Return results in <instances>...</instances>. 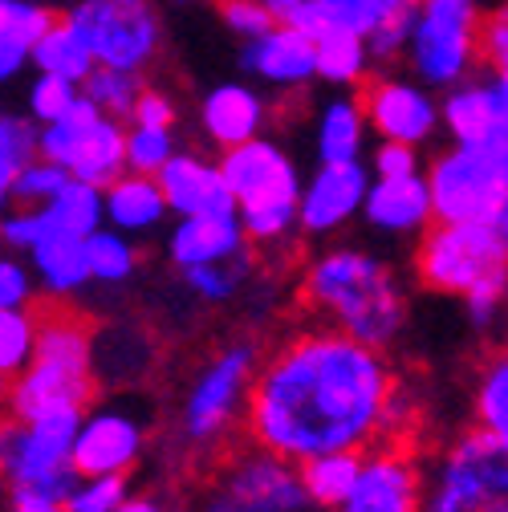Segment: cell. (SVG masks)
Masks as SVG:
<instances>
[{"label":"cell","mask_w":508,"mask_h":512,"mask_svg":"<svg viewBox=\"0 0 508 512\" xmlns=\"http://www.w3.org/2000/svg\"><path fill=\"white\" fill-rule=\"evenodd\" d=\"M252 252L236 216H200V220H175V228L167 232V261L175 273L200 269V265H216V261H232V256Z\"/></svg>","instance_id":"603a6c76"},{"label":"cell","mask_w":508,"mask_h":512,"mask_svg":"<svg viewBox=\"0 0 508 512\" xmlns=\"http://www.w3.org/2000/svg\"><path fill=\"white\" fill-rule=\"evenodd\" d=\"M114 512H171L159 496H147V492H131V496H126Z\"/></svg>","instance_id":"f5cc1de1"},{"label":"cell","mask_w":508,"mask_h":512,"mask_svg":"<svg viewBox=\"0 0 508 512\" xmlns=\"http://www.w3.org/2000/svg\"><path fill=\"white\" fill-rule=\"evenodd\" d=\"M383 5H387V9L395 13V9H407V5H411V0H383Z\"/></svg>","instance_id":"db71d44e"},{"label":"cell","mask_w":508,"mask_h":512,"mask_svg":"<svg viewBox=\"0 0 508 512\" xmlns=\"http://www.w3.org/2000/svg\"><path fill=\"white\" fill-rule=\"evenodd\" d=\"M5 431H9V419H5V415H0V443H5Z\"/></svg>","instance_id":"9f6ffc18"},{"label":"cell","mask_w":508,"mask_h":512,"mask_svg":"<svg viewBox=\"0 0 508 512\" xmlns=\"http://www.w3.org/2000/svg\"><path fill=\"white\" fill-rule=\"evenodd\" d=\"M53 13L33 0H0V86H9L13 78L25 74L29 49L45 33Z\"/></svg>","instance_id":"4316f807"},{"label":"cell","mask_w":508,"mask_h":512,"mask_svg":"<svg viewBox=\"0 0 508 512\" xmlns=\"http://www.w3.org/2000/svg\"><path fill=\"white\" fill-rule=\"evenodd\" d=\"M66 25L82 37L94 66L143 74L163 49V17L151 0H78Z\"/></svg>","instance_id":"30bf717a"},{"label":"cell","mask_w":508,"mask_h":512,"mask_svg":"<svg viewBox=\"0 0 508 512\" xmlns=\"http://www.w3.org/2000/svg\"><path fill=\"white\" fill-rule=\"evenodd\" d=\"M472 407H476V427L488 435L508 439V358L492 354L476 378L472 391Z\"/></svg>","instance_id":"8d00e7d4"},{"label":"cell","mask_w":508,"mask_h":512,"mask_svg":"<svg viewBox=\"0 0 508 512\" xmlns=\"http://www.w3.org/2000/svg\"><path fill=\"white\" fill-rule=\"evenodd\" d=\"M358 216L366 220V228H370L374 236H387V240H419V236L435 224L423 171H419V175H399V179H370Z\"/></svg>","instance_id":"ffe728a7"},{"label":"cell","mask_w":508,"mask_h":512,"mask_svg":"<svg viewBox=\"0 0 508 512\" xmlns=\"http://www.w3.org/2000/svg\"><path fill=\"white\" fill-rule=\"evenodd\" d=\"M240 70L273 90H305L313 82V37L293 25H273L269 33L244 41Z\"/></svg>","instance_id":"7402d4cb"},{"label":"cell","mask_w":508,"mask_h":512,"mask_svg":"<svg viewBox=\"0 0 508 512\" xmlns=\"http://www.w3.org/2000/svg\"><path fill=\"white\" fill-rule=\"evenodd\" d=\"M216 167L228 183L232 212L248 248L252 252L289 248L297 240V191H301V171L293 155L269 135H261L220 151Z\"/></svg>","instance_id":"277c9868"},{"label":"cell","mask_w":508,"mask_h":512,"mask_svg":"<svg viewBox=\"0 0 508 512\" xmlns=\"http://www.w3.org/2000/svg\"><path fill=\"white\" fill-rule=\"evenodd\" d=\"M358 460L362 452H330V456H313L297 464V480L305 492V504L313 508H338L342 496L350 492L354 476H358Z\"/></svg>","instance_id":"1f68e13d"},{"label":"cell","mask_w":508,"mask_h":512,"mask_svg":"<svg viewBox=\"0 0 508 512\" xmlns=\"http://www.w3.org/2000/svg\"><path fill=\"white\" fill-rule=\"evenodd\" d=\"M476 57H480V70L508 74V9H504V5H496L492 13L480 17V29H476Z\"/></svg>","instance_id":"7bdbcfd3"},{"label":"cell","mask_w":508,"mask_h":512,"mask_svg":"<svg viewBox=\"0 0 508 512\" xmlns=\"http://www.w3.org/2000/svg\"><path fill=\"white\" fill-rule=\"evenodd\" d=\"M301 512H309V508H301Z\"/></svg>","instance_id":"680465c9"},{"label":"cell","mask_w":508,"mask_h":512,"mask_svg":"<svg viewBox=\"0 0 508 512\" xmlns=\"http://www.w3.org/2000/svg\"><path fill=\"white\" fill-rule=\"evenodd\" d=\"M265 126H269V98L248 82H220L200 98V135L216 151L261 139Z\"/></svg>","instance_id":"44dd1931"},{"label":"cell","mask_w":508,"mask_h":512,"mask_svg":"<svg viewBox=\"0 0 508 512\" xmlns=\"http://www.w3.org/2000/svg\"><path fill=\"white\" fill-rule=\"evenodd\" d=\"M220 21L240 41H252L273 29V17L261 9V0H220Z\"/></svg>","instance_id":"7dc6e473"},{"label":"cell","mask_w":508,"mask_h":512,"mask_svg":"<svg viewBox=\"0 0 508 512\" xmlns=\"http://www.w3.org/2000/svg\"><path fill=\"white\" fill-rule=\"evenodd\" d=\"M90 322L66 305L37 309V342L29 366L9 378L5 411L9 419H41V415H66L86 411L94 399V370H90Z\"/></svg>","instance_id":"3957f363"},{"label":"cell","mask_w":508,"mask_h":512,"mask_svg":"<svg viewBox=\"0 0 508 512\" xmlns=\"http://www.w3.org/2000/svg\"><path fill=\"white\" fill-rule=\"evenodd\" d=\"M183 289L192 293L204 305H228L244 293V285L252 281V252L232 256V261H216V265H200V269H187L179 273Z\"/></svg>","instance_id":"836d02e7"},{"label":"cell","mask_w":508,"mask_h":512,"mask_svg":"<svg viewBox=\"0 0 508 512\" xmlns=\"http://www.w3.org/2000/svg\"><path fill=\"white\" fill-rule=\"evenodd\" d=\"M143 90V74H122V70H106V66H90V74L78 82V94L106 118L126 122L131 106Z\"/></svg>","instance_id":"e575fe53"},{"label":"cell","mask_w":508,"mask_h":512,"mask_svg":"<svg viewBox=\"0 0 508 512\" xmlns=\"http://www.w3.org/2000/svg\"><path fill=\"white\" fill-rule=\"evenodd\" d=\"M29 256V273L37 281V293H45L53 305L74 301L86 285H90V269H86V240L78 236H57L45 232L37 236V244L25 252Z\"/></svg>","instance_id":"d4e9b609"},{"label":"cell","mask_w":508,"mask_h":512,"mask_svg":"<svg viewBox=\"0 0 508 512\" xmlns=\"http://www.w3.org/2000/svg\"><path fill=\"white\" fill-rule=\"evenodd\" d=\"M147 423L126 407H86L74 427L70 464L78 476H131L143 460Z\"/></svg>","instance_id":"2e32d148"},{"label":"cell","mask_w":508,"mask_h":512,"mask_svg":"<svg viewBox=\"0 0 508 512\" xmlns=\"http://www.w3.org/2000/svg\"><path fill=\"white\" fill-rule=\"evenodd\" d=\"M175 5H200V0H175Z\"/></svg>","instance_id":"6f0895ef"},{"label":"cell","mask_w":508,"mask_h":512,"mask_svg":"<svg viewBox=\"0 0 508 512\" xmlns=\"http://www.w3.org/2000/svg\"><path fill=\"white\" fill-rule=\"evenodd\" d=\"M167 220V204L163 191L155 183V175H135L122 171L114 183L102 187V224L122 232V236H155Z\"/></svg>","instance_id":"cb8c5ba5"},{"label":"cell","mask_w":508,"mask_h":512,"mask_svg":"<svg viewBox=\"0 0 508 512\" xmlns=\"http://www.w3.org/2000/svg\"><path fill=\"white\" fill-rule=\"evenodd\" d=\"M423 472L407 447L391 439H374L362 460L350 492L334 512H419Z\"/></svg>","instance_id":"9a60e30c"},{"label":"cell","mask_w":508,"mask_h":512,"mask_svg":"<svg viewBox=\"0 0 508 512\" xmlns=\"http://www.w3.org/2000/svg\"><path fill=\"white\" fill-rule=\"evenodd\" d=\"M439 135H448V143H508V74L476 70L443 90Z\"/></svg>","instance_id":"ac0fdd59"},{"label":"cell","mask_w":508,"mask_h":512,"mask_svg":"<svg viewBox=\"0 0 508 512\" xmlns=\"http://www.w3.org/2000/svg\"><path fill=\"white\" fill-rule=\"evenodd\" d=\"M395 374L383 350H370L330 326L285 338L257 362L244 403L252 447L289 464L366 452L383 427Z\"/></svg>","instance_id":"6da1fadb"},{"label":"cell","mask_w":508,"mask_h":512,"mask_svg":"<svg viewBox=\"0 0 508 512\" xmlns=\"http://www.w3.org/2000/svg\"><path fill=\"white\" fill-rule=\"evenodd\" d=\"M5 395H9V382L0 378V411H5Z\"/></svg>","instance_id":"11a10c76"},{"label":"cell","mask_w":508,"mask_h":512,"mask_svg":"<svg viewBox=\"0 0 508 512\" xmlns=\"http://www.w3.org/2000/svg\"><path fill=\"white\" fill-rule=\"evenodd\" d=\"M155 183L163 191L167 216L175 220H200V216H236L228 183L216 167V159L200 151H175L159 171Z\"/></svg>","instance_id":"d6986e66"},{"label":"cell","mask_w":508,"mask_h":512,"mask_svg":"<svg viewBox=\"0 0 508 512\" xmlns=\"http://www.w3.org/2000/svg\"><path fill=\"white\" fill-rule=\"evenodd\" d=\"M370 187L366 163H317L297 191V236L309 240H334L342 236L358 212Z\"/></svg>","instance_id":"e0dca14e"},{"label":"cell","mask_w":508,"mask_h":512,"mask_svg":"<svg viewBox=\"0 0 508 512\" xmlns=\"http://www.w3.org/2000/svg\"><path fill=\"white\" fill-rule=\"evenodd\" d=\"M370 179H399V175H419L423 171V155L419 147H407V143H383L374 139V147L362 155Z\"/></svg>","instance_id":"ee69618b"},{"label":"cell","mask_w":508,"mask_h":512,"mask_svg":"<svg viewBox=\"0 0 508 512\" xmlns=\"http://www.w3.org/2000/svg\"><path fill=\"white\" fill-rule=\"evenodd\" d=\"M411 5H415V0H411ZM411 5L387 13L383 25H378V29L366 37V49H370V61H374V66H391V61H403L407 33H411Z\"/></svg>","instance_id":"f6af8a7d"},{"label":"cell","mask_w":508,"mask_h":512,"mask_svg":"<svg viewBox=\"0 0 508 512\" xmlns=\"http://www.w3.org/2000/svg\"><path fill=\"white\" fill-rule=\"evenodd\" d=\"M374 74V61L362 37L354 33H322L313 37V82L334 90H358Z\"/></svg>","instance_id":"f1b7e54d"},{"label":"cell","mask_w":508,"mask_h":512,"mask_svg":"<svg viewBox=\"0 0 508 512\" xmlns=\"http://www.w3.org/2000/svg\"><path fill=\"white\" fill-rule=\"evenodd\" d=\"M175 118H179V106L167 90H155V86H143L135 106H131V126H171L175 131Z\"/></svg>","instance_id":"681fc988"},{"label":"cell","mask_w":508,"mask_h":512,"mask_svg":"<svg viewBox=\"0 0 508 512\" xmlns=\"http://www.w3.org/2000/svg\"><path fill=\"white\" fill-rule=\"evenodd\" d=\"M37 155V126L0 106V212L13 204V175Z\"/></svg>","instance_id":"d590c367"},{"label":"cell","mask_w":508,"mask_h":512,"mask_svg":"<svg viewBox=\"0 0 508 512\" xmlns=\"http://www.w3.org/2000/svg\"><path fill=\"white\" fill-rule=\"evenodd\" d=\"M139 261H143L139 240L122 236L106 224L86 236V269H90V281L98 285H126L139 273Z\"/></svg>","instance_id":"d6a6232c"},{"label":"cell","mask_w":508,"mask_h":512,"mask_svg":"<svg viewBox=\"0 0 508 512\" xmlns=\"http://www.w3.org/2000/svg\"><path fill=\"white\" fill-rule=\"evenodd\" d=\"M82 411L66 415H41V419H9L5 443H0V476L9 480L13 492H33L61 500L78 472L70 464V447H74V427Z\"/></svg>","instance_id":"8fae6325"},{"label":"cell","mask_w":508,"mask_h":512,"mask_svg":"<svg viewBox=\"0 0 508 512\" xmlns=\"http://www.w3.org/2000/svg\"><path fill=\"white\" fill-rule=\"evenodd\" d=\"M37 224H41V236L57 232V236L86 240L94 228H102V191L90 183L66 179V187H61L49 204L37 208Z\"/></svg>","instance_id":"f546056e"},{"label":"cell","mask_w":508,"mask_h":512,"mask_svg":"<svg viewBox=\"0 0 508 512\" xmlns=\"http://www.w3.org/2000/svg\"><path fill=\"white\" fill-rule=\"evenodd\" d=\"M179 151L171 126H126L122 139V163L135 175H155L171 155Z\"/></svg>","instance_id":"f35d334b"},{"label":"cell","mask_w":508,"mask_h":512,"mask_svg":"<svg viewBox=\"0 0 508 512\" xmlns=\"http://www.w3.org/2000/svg\"><path fill=\"white\" fill-rule=\"evenodd\" d=\"M504 297H508V285H484V289H472L464 293V313L476 334H492L500 326V313H504Z\"/></svg>","instance_id":"c3c4849f"},{"label":"cell","mask_w":508,"mask_h":512,"mask_svg":"<svg viewBox=\"0 0 508 512\" xmlns=\"http://www.w3.org/2000/svg\"><path fill=\"white\" fill-rule=\"evenodd\" d=\"M66 171L61 167H53V163H45L41 155H33L17 175H13V204L17 208H41V204H49L61 187H66Z\"/></svg>","instance_id":"b9f144b4"},{"label":"cell","mask_w":508,"mask_h":512,"mask_svg":"<svg viewBox=\"0 0 508 512\" xmlns=\"http://www.w3.org/2000/svg\"><path fill=\"white\" fill-rule=\"evenodd\" d=\"M261 9L273 17V25H293V17L305 9V0H261Z\"/></svg>","instance_id":"816d5d0a"},{"label":"cell","mask_w":508,"mask_h":512,"mask_svg":"<svg viewBox=\"0 0 508 512\" xmlns=\"http://www.w3.org/2000/svg\"><path fill=\"white\" fill-rule=\"evenodd\" d=\"M9 512H66L61 500H49V496H33V492H13V504Z\"/></svg>","instance_id":"f907efd6"},{"label":"cell","mask_w":508,"mask_h":512,"mask_svg":"<svg viewBox=\"0 0 508 512\" xmlns=\"http://www.w3.org/2000/svg\"><path fill=\"white\" fill-rule=\"evenodd\" d=\"M0 252H5V248H0Z\"/></svg>","instance_id":"91938a15"},{"label":"cell","mask_w":508,"mask_h":512,"mask_svg":"<svg viewBox=\"0 0 508 512\" xmlns=\"http://www.w3.org/2000/svg\"><path fill=\"white\" fill-rule=\"evenodd\" d=\"M301 508L309 504L297 480V464L269 456L261 447L228 460L196 500V512H301Z\"/></svg>","instance_id":"4fadbf2b"},{"label":"cell","mask_w":508,"mask_h":512,"mask_svg":"<svg viewBox=\"0 0 508 512\" xmlns=\"http://www.w3.org/2000/svg\"><path fill=\"white\" fill-rule=\"evenodd\" d=\"M480 17H484L480 0H415L411 33L403 49L407 74L431 94H443L456 82L472 78L480 70L476 57Z\"/></svg>","instance_id":"ba28073f"},{"label":"cell","mask_w":508,"mask_h":512,"mask_svg":"<svg viewBox=\"0 0 508 512\" xmlns=\"http://www.w3.org/2000/svg\"><path fill=\"white\" fill-rule=\"evenodd\" d=\"M391 9L383 0H305V9L293 17V29H301L305 37H322V33H354V37H370L383 25Z\"/></svg>","instance_id":"83f0119b"},{"label":"cell","mask_w":508,"mask_h":512,"mask_svg":"<svg viewBox=\"0 0 508 512\" xmlns=\"http://www.w3.org/2000/svg\"><path fill=\"white\" fill-rule=\"evenodd\" d=\"M301 301L326 317L330 330L387 350L407 322V293L395 269L358 244H330L301 273Z\"/></svg>","instance_id":"7a4b0ae2"},{"label":"cell","mask_w":508,"mask_h":512,"mask_svg":"<svg viewBox=\"0 0 508 512\" xmlns=\"http://www.w3.org/2000/svg\"><path fill=\"white\" fill-rule=\"evenodd\" d=\"M122 139H126V122H114V118L98 114L86 98H78L66 118L37 126V155L45 163L61 167L70 179L102 191L106 183H114L126 171Z\"/></svg>","instance_id":"7c38bea8"},{"label":"cell","mask_w":508,"mask_h":512,"mask_svg":"<svg viewBox=\"0 0 508 512\" xmlns=\"http://www.w3.org/2000/svg\"><path fill=\"white\" fill-rule=\"evenodd\" d=\"M78 98H82V94H78V82L53 78V74H37V78L29 82V94H25L29 122H33V126H49V122H57V118H66Z\"/></svg>","instance_id":"60d3db41"},{"label":"cell","mask_w":508,"mask_h":512,"mask_svg":"<svg viewBox=\"0 0 508 512\" xmlns=\"http://www.w3.org/2000/svg\"><path fill=\"white\" fill-rule=\"evenodd\" d=\"M37 281L17 252H0V309H33L37 305Z\"/></svg>","instance_id":"bcb514c9"},{"label":"cell","mask_w":508,"mask_h":512,"mask_svg":"<svg viewBox=\"0 0 508 512\" xmlns=\"http://www.w3.org/2000/svg\"><path fill=\"white\" fill-rule=\"evenodd\" d=\"M37 342V305L33 309H0V378H17Z\"/></svg>","instance_id":"74e56055"},{"label":"cell","mask_w":508,"mask_h":512,"mask_svg":"<svg viewBox=\"0 0 508 512\" xmlns=\"http://www.w3.org/2000/svg\"><path fill=\"white\" fill-rule=\"evenodd\" d=\"M29 66L37 74H53V78H66V82H82L90 74V53L82 45V37L66 25V17H53L45 25V33L33 41L29 49Z\"/></svg>","instance_id":"4dcf8cb0"},{"label":"cell","mask_w":508,"mask_h":512,"mask_svg":"<svg viewBox=\"0 0 508 512\" xmlns=\"http://www.w3.org/2000/svg\"><path fill=\"white\" fill-rule=\"evenodd\" d=\"M126 496H131V480L126 476H78L74 488L61 496L66 512H114Z\"/></svg>","instance_id":"ab89813d"},{"label":"cell","mask_w":508,"mask_h":512,"mask_svg":"<svg viewBox=\"0 0 508 512\" xmlns=\"http://www.w3.org/2000/svg\"><path fill=\"white\" fill-rule=\"evenodd\" d=\"M257 362L261 350L252 342H228L192 374L175 415V431L192 452H212L244 423V403Z\"/></svg>","instance_id":"52a82bcc"},{"label":"cell","mask_w":508,"mask_h":512,"mask_svg":"<svg viewBox=\"0 0 508 512\" xmlns=\"http://www.w3.org/2000/svg\"><path fill=\"white\" fill-rule=\"evenodd\" d=\"M354 98L366 118V131L383 143H407L423 151L439 135V94L419 86L411 74L374 70Z\"/></svg>","instance_id":"5bb4252c"},{"label":"cell","mask_w":508,"mask_h":512,"mask_svg":"<svg viewBox=\"0 0 508 512\" xmlns=\"http://www.w3.org/2000/svg\"><path fill=\"white\" fill-rule=\"evenodd\" d=\"M419 512H508V439L464 431L423 484Z\"/></svg>","instance_id":"9c48e42d"},{"label":"cell","mask_w":508,"mask_h":512,"mask_svg":"<svg viewBox=\"0 0 508 512\" xmlns=\"http://www.w3.org/2000/svg\"><path fill=\"white\" fill-rule=\"evenodd\" d=\"M435 224L508 220V143H448L423 167Z\"/></svg>","instance_id":"5b68a950"},{"label":"cell","mask_w":508,"mask_h":512,"mask_svg":"<svg viewBox=\"0 0 508 512\" xmlns=\"http://www.w3.org/2000/svg\"><path fill=\"white\" fill-rule=\"evenodd\" d=\"M415 277L443 297L508 285V220L431 224L415 244Z\"/></svg>","instance_id":"8992f818"},{"label":"cell","mask_w":508,"mask_h":512,"mask_svg":"<svg viewBox=\"0 0 508 512\" xmlns=\"http://www.w3.org/2000/svg\"><path fill=\"white\" fill-rule=\"evenodd\" d=\"M366 139H370V131H366V118H362L354 94H338L317 110V122H313L317 163H362Z\"/></svg>","instance_id":"484cf974"}]
</instances>
